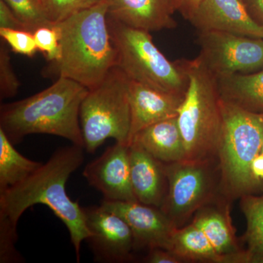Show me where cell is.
<instances>
[{
	"label": "cell",
	"instance_id": "obj_17",
	"mask_svg": "<svg viewBox=\"0 0 263 263\" xmlns=\"http://www.w3.org/2000/svg\"><path fill=\"white\" fill-rule=\"evenodd\" d=\"M232 202L219 194L193 216L194 223L206 235L220 255H229L242 250L238 245L230 216Z\"/></svg>",
	"mask_w": 263,
	"mask_h": 263
},
{
	"label": "cell",
	"instance_id": "obj_23",
	"mask_svg": "<svg viewBox=\"0 0 263 263\" xmlns=\"http://www.w3.org/2000/svg\"><path fill=\"white\" fill-rule=\"evenodd\" d=\"M29 32L43 26L53 25L48 20L42 0H3Z\"/></svg>",
	"mask_w": 263,
	"mask_h": 263
},
{
	"label": "cell",
	"instance_id": "obj_29",
	"mask_svg": "<svg viewBox=\"0 0 263 263\" xmlns=\"http://www.w3.org/2000/svg\"><path fill=\"white\" fill-rule=\"evenodd\" d=\"M0 29L27 30L24 24L3 0H0Z\"/></svg>",
	"mask_w": 263,
	"mask_h": 263
},
{
	"label": "cell",
	"instance_id": "obj_16",
	"mask_svg": "<svg viewBox=\"0 0 263 263\" xmlns=\"http://www.w3.org/2000/svg\"><path fill=\"white\" fill-rule=\"evenodd\" d=\"M112 18L147 32L177 27L169 0H106Z\"/></svg>",
	"mask_w": 263,
	"mask_h": 263
},
{
	"label": "cell",
	"instance_id": "obj_26",
	"mask_svg": "<svg viewBox=\"0 0 263 263\" xmlns=\"http://www.w3.org/2000/svg\"><path fill=\"white\" fill-rule=\"evenodd\" d=\"M0 37L14 53L32 57L38 51L33 32L20 29H0Z\"/></svg>",
	"mask_w": 263,
	"mask_h": 263
},
{
	"label": "cell",
	"instance_id": "obj_22",
	"mask_svg": "<svg viewBox=\"0 0 263 263\" xmlns=\"http://www.w3.org/2000/svg\"><path fill=\"white\" fill-rule=\"evenodd\" d=\"M240 208L247 220L243 239L254 262L263 263V195H249L240 198Z\"/></svg>",
	"mask_w": 263,
	"mask_h": 263
},
{
	"label": "cell",
	"instance_id": "obj_14",
	"mask_svg": "<svg viewBox=\"0 0 263 263\" xmlns=\"http://www.w3.org/2000/svg\"><path fill=\"white\" fill-rule=\"evenodd\" d=\"M129 91L131 110L129 144L133 137L141 129L161 121L177 117L184 98L130 80Z\"/></svg>",
	"mask_w": 263,
	"mask_h": 263
},
{
	"label": "cell",
	"instance_id": "obj_32",
	"mask_svg": "<svg viewBox=\"0 0 263 263\" xmlns=\"http://www.w3.org/2000/svg\"><path fill=\"white\" fill-rule=\"evenodd\" d=\"M202 0H181L179 11L181 12L183 18L189 21L193 12Z\"/></svg>",
	"mask_w": 263,
	"mask_h": 263
},
{
	"label": "cell",
	"instance_id": "obj_24",
	"mask_svg": "<svg viewBox=\"0 0 263 263\" xmlns=\"http://www.w3.org/2000/svg\"><path fill=\"white\" fill-rule=\"evenodd\" d=\"M102 1L103 0H42L46 17L53 24L59 23Z\"/></svg>",
	"mask_w": 263,
	"mask_h": 263
},
{
	"label": "cell",
	"instance_id": "obj_21",
	"mask_svg": "<svg viewBox=\"0 0 263 263\" xmlns=\"http://www.w3.org/2000/svg\"><path fill=\"white\" fill-rule=\"evenodd\" d=\"M42 164L19 153L0 128V193L23 182Z\"/></svg>",
	"mask_w": 263,
	"mask_h": 263
},
{
	"label": "cell",
	"instance_id": "obj_35",
	"mask_svg": "<svg viewBox=\"0 0 263 263\" xmlns=\"http://www.w3.org/2000/svg\"><path fill=\"white\" fill-rule=\"evenodd\" d=\"M261 153H262L263 155V145H262V150H261Z\"/></svg>",
	"mask_w": 263,
	"mask_h": 263
},
{
	"label": "cell",
	"instance_id": "obj_34",
	"mask_svg": "<svg viewBox=\"0 0 263 263\" xmlns=\"http://www.w3.org/2000/svg\"><path fill=\"white\" fill-rule=\"evenodd\" d=\"M170 4L172 6L173 9L175 12L179 10L180 5H181V0H169Z\"/></svg>",
	"mask_w": 263,
	"mask_h": 263
},
{
	"label": "cell",
	"instance_id": "obj_1",
	"mask_svg": "<svg viewBox=\"0 0 263 263\" xmlns=\"http://www.w3.org/2000/svg\"><path fill=\"white\" fill-rule=\"evenodd\" d=\"M84 150L75 144L59 148L25 181L0 193V220L15 228L29 208L36 204L49 208L68 230L78 262L81 259V243L88 239L90 232L84 207L69 197L66 183L84 162Z\"/></svg>",
	"mask_w": 263,
	"mask_h": 263
},
{
	"label": "cell",
	"instance_id": "obj_30",
	"mask_svg": "<svg viewBox=\"0 0 263 263\" xmlns=\"http://www.w3.org/2000/svg\"><path fill=\"white\" fill-rule=\"evenodd\" d=\"M148 263H181L183 262L176 254L167 249L155 248L148 250V255L144 258Z\"/></svg>",
	"mask_w": 263,
	"mask_h": 263
},
{
	"label": "cell",
	"instance_id": "obj_7",
	"mask_svg": "<svg viewBox=\"0 0 263 263\" xmlns=\"http://www.w3.org/2000/svg\"><path fill=\"white\" fill-rule=\"evenodd\" d=\"M129 79L117 66L89 89L80 108L84 148L93 154L109 138L129 145L131 127Z\"/></svg>",
	"mask_w": 263,
	"mask_h": 263
},
{
	"label": "cell",
	"instance_id": "obj_13",
	"mask_svg": "<svg viewBox=\"0 0 263 263\" xmlns=\"http://www.w3.org/2000/svg\"><path fill=\"white\" fill-rule=\"evenodd\" d=\"M189 21L198 32L219 31L263 39V26L252 18L241 0H202Z\"/></svg>",
	"mask_w": 263,
	"mask_h": 263
},
{
	"label": "cell",
	"instance_id": "obj_6",
	"mask_svg": "<svg viewBox=\"0 0 263 263\" xmlns=\"http://www.w3.org/2000/svg\"><path fill=\"white\" fill-rule=\"evenodd\" d=\"M117 51V66L129 80L184 98L188 77L179 61L172 62L156 46L149 32L123 24L108 15Z\"/></svg>",
	"mask_w": 263,
	"mask_h": 263
},
{
	"label": "cell",
	"instance_id": "obj_19",
	"mask_svg": "<svg viewBox=\"0 0 263 263\" xmlns=\"http://www.w3.org/2000/svg\"><path fill=\"white\" fill-rule=\"evenodd\" d=\"M217 79L222 100L252 113L263 114V69Z\"/></svg>",
	"mask_w": 263,
	"mask_h": 263
},
{
	"label": "cell",
	"instance_id": "obj_11",
	"mask_svg": "<svg viewBox=\"0 0 263 263\" xmlns=\"http://www.w3.org/2000/svg\"><path fill=\"white\" fill-rule=\"evenodd\" d=\"M102 207L127 222L134 237V249L160 248L169 250L176 229L160 209L138 201L103 200Z\"/></svg>",
	"mask_w": 263,
	"mask_h": 263
},
{
	"label": "cell",
	"instance_id": "obj_33",
	"mask_svg": "<svg viewBox=\"0 0 263 263\" xmlns=\"http://www.w3.org/2000/svg\"><path fill=\"white\" fill-rule=\"evenodd\" d=\"M251 170L256 179L263 181V155L262 153L257 155L252 161Z\"/></svg>",
	"mask_w": 263,
	"mask_h": 263
},
{
	"label": "cell",
	"instance_id": "obj_31",
	"mask_svg": "<svg viewBox=\"0 0 263 263\" xmlns=\"http://www.w3.org/2000/svg\"><path fill=\"white\" fill-rule=\"evenodd\" d=\"M241 2L252 18L263 26V0H241Z\"/></svg>",
	"mask_w": 263,
	"mask_h": 263
},
{
	"label": "cell",
	"instance_id": "obj_28",
	"mask_svg": "<svg viewBox=\"0 0 263 263\" xmlns=\"http://www.w3.org/2000/svg\"><path fill=\"white\" fill-rule=\"evenodd\" d=\"M17 239L16 228L6 221H0V262H24L23 257L15 249Z\"/></svg>",
	"mask_w": 263,
	"mask_h": 263
},
{
	"label": "cell",
	"instance_id": "obj_10",
	"mask_svg": "<svg viewBox=\"0 0 263 263\" xmlns=\"http://www.w3.org/2000/svg\"><path fill=\"white\" fill-rule=\"evenodd\" d=\"M86 226L90 232V248L97 262H127L133 259V232L125 221L103 207H84Z\"/></svg>",
	"mask_w": 263,
	"mask_h": 263
},
{
	"label": "cell",
	"instance_id": "obj_2",
	"mask_svg": "<svg viewBox=\"0 0 263 263\" xmlns=\"http://www.w3.org/2000/svg\"><path fill=\"white\" fill-rule=\"evenodd\" d=\"M106 0L54 24L61 56L48 62L43 77L66 78L88 89L98 86L117 66V51L108 27Z\"/></svg>",
	"mask_w": 263,
	"mask_h": 263
},
{
	"label": "cell",
	"instance_id": "obj_5",
	"mask_svg": "<svg viewBox=\"0 0 263 263\" xmlns=\"http://www.w3.org/2000/svg\"><path fill=\"white\" fill-rule=\"evenodd\" d=\"M188 77V88L177 121L186 149V160H217L223 117L218 79L200 59L179 60Z\"/></svg>",
	"mask_w": 263,
	"mask_h": 263
},
{
	"label": "cell",
	"instance_id": "obj_3",
	"mask_svg": "<svg viewBox=\"0 0 263 263\" xmlns=\"http://www.w3.org/2000/svg\"><path fill=\"white\" fill-rule=\"evenodd\" d=\"M88 91L75 81L59 78L37 94L2 104L0 128L14 145L29 135L48 134L65 138L84 148L80 108Z\"/></svg>",
	"mask_w": 263,
	"mask_h": 263
},
{
	"label": "cell",
	"instance_id": "obj_4",
	"mask_svg": "<svg viewBox=\"0 0 263 263\" xmlns=\"http://www.w3.org/2000/svg\"><path fill=\"white\" fill-rule=\"evenodd\" d=\"M223 124L217 150L219 192L230 201L263 193V181L252 173L263 145V114L240 108L221 98Z\"/></svg>",
	"mask_w": 263,
	"mask_h": 263
},
{
	"label": "cell",
	"instance_id": "obj_15",
	"mask_svg": "<svg viewBox=\"0 0 263 263\" xmlns=\"http://www.w3.org/2000/svg\"><path fill=\"white\" fill-rule=\"evenodd\" d=\"M132 187L137 200L160 208L167 192L164 164L136 143L129 145Z\"/></svg>",
	"mask_w": 263,
	"mask_h": 263
},
{
	"label": "cell",
	"instance_id": "obj_12",
	"mask_svg": "<svg viewBox=\"0 0 263 263\" xmlns=\"http://www.w3.org/2000/svg\"><path fill=\"white\" fill-rule=\"evenodd\" d=\"M83 176L103 194L104 200L138 201L132 187L128 145L116 142L86 164Z\"/></svg>",
	"mask_w": 263,
	"mask_h": 263
},
{
	"label": "cell",
	"instance_id": "obj_18",
	"mask_svg": "<svg viewBox=\"0 0 263 263\" xmlns=\"http://www.w3.org/2000/svg\"><path fill=\"white\" fill-rule=\"evenodd\" d=\"M136 143L164 164L186 160V149L177 117L152 124L136 133L129 144Z\"/></svg>",
	"mask_w": 263,
	"mask_h": 263
},
{
	"label": "cell",
	"instance_id": "obj_8",
	"mask_svg": "<svg viewBox=\"0 0 263 263\" xmlns=\"http://www.w3.org/2000/svg\"><path fill=\"white\" fill-rule=\"evenodd\" d=\"M164 171L167 192L160 209L176 228L184 226L199 209L220 194L216 159L164 164Z\"/></svg>",
	"mask_w": 263,
	"mask_h": 263
},
{
	"label": "cell",
	"instance_id": "obj_20",
	"mask_svg": "<svg viewBox=\"0 0 263 263\" xmlns=\"http://www.w3.org/2000/svg\"><path fill=\"white\" fill-rule=\"evenodd\" d=\"M169 251L183 262L223 263V256L216 252L206 235L193 222L175 230Z\"/></svg>",
	"mask_w": 263,
	"mask_h": 263
},
{
	"label": "cell",
	"instance_id": "obj_27",
	"mask_svg": "<svg viewBox=\"0 0 263 263\" xmlns=\"http://www.w3.org/2000/svg\"><path fill=\"white\" fill-rule=\"evenodd\" d=\"M37 50L44 54L48 62L57 61L61 56L60 36L53 25L43 26L33 32Z\"/></svg>",
	"mask_w": 263,
	"mask_h": 263
},
{
	"label": "cell",
	"instance_id": "obj_9",
	"mask_svg": "<svg viewBox=\"0 0 263 263\" xmlns=\"http://www.w3.org/2000/svg\"><path fill=\"white\" fill-rule=\"evenodd\" d=\"M198 58L217 79L263 69V39L219 32H199Z\"/></svg>",
	"mask_w": 263,
	"mask_h": 263
},
{
	"label": "cell",
	"instance_id": "obj_25",
	"mask_svg": "<svg viewBox=\"0 0 263 263\" xmlns=\"http://www.w3.org/2000/svg\"><path fill=\"white\" fill-rule=\"evenodd\" d=\"M10 48L3 40L0 43V100L13 98L18 91L20 83L11 65Z\"/></svg>",
	"mask_w": 263,
	"mask_h": 263
}]
</instances>
